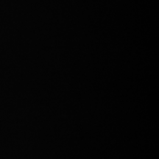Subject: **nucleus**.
Here are the masks:
<instances>
[]
</instances>
